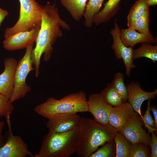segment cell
Here are the masks:
<instances>
[{
  "instance_id": "obj_1",
  "label": "cell",
  "mask_w": 157,
  "mask_h": 157,
  "mask_svg": "<svg viewBox=\"0 0 157 157\" xmlns=\"http://www.w3.org/2000/svg\"><path fill=\"white\" fill-rule=\"evenodd\" d=\"M60 27L68 30L70 28L69 25L60 18L55 3L46 4L43 6L40 28L31 55L33 65L35 66L36 77L39 74L42 55L44 54V60L48 61L53 50V45L57 38L63 35Z\"/></svg>"
},
{
  "instance_id": "obj_2",
  "label": "cell",
  "mask_w": 157,
  "mask_h": 157,
  "mask_svg": "<svg viewBox=\"0 0 157 157\" xmlns=\"http://www.w3.org/2000/svg\"><path fill=\"white\" fill-rule=\"evenodd\" d=\"M77 155L89 157L99 147L112 141L118 132L109 124L103 125L94 120L81 118L78 126Z\"/></svg>"
},
{
  "instance_id": "obj_3",
  "label": "cell",
  "mask_w": 157,
  "mask_h": 157,
  "mask_svg": "<svg viewBox=\"0 0 157 157\" xmlns=\"http://www.w3.org/2000/svg\"><path fill=\"white\" fill-rule=\"evenodd\" d=\"M78 136V127L61 133L49 130L44 136L40 149L34 157H69L77 152Z\"/></svg>"
},
{
  "instance_id": "obj_4",
  "label": "cell",
  "mask_w": 157,
  "mask_h": 157,
  "mask_svg": "<svg viewBox=\"0 0 157 157\" xmlns=\"http://www.w3.org/2000/svg\"><path fill=\"white\" fill-rule=\"evenodd\" d=\"M87 101L85 93L80 90L60 99L50 97L36 106L34 110L49 119L59 114L89 112Z\"/></svg>"
},
{
  "instance_id": "obj_5",
  "label": "cell",
  "mask_w": 157,
  "mask_h": 157,
  "mask_svg": "<svg viewBox=\"0 0 157 157\" xmlns=\"http://www.w3.org/2000/svg\"><path fill=\"white\" fill-rule=\"evenodd\" d=\"M20 6L19 19L13 27L6 29L5 38L16 33L30 31L40 27L43 6L35 0H19Z\"/></svg>"
},
{
  "instance_id": "obj_6",
  "label": "cell",
  "mask_w": 157,
  "mask_h": 157,
  "mask_svg": "<svg viewBox=\"0 0 157 157\" xmlns=\"http://www.w3.org/2000/svg\"><path fill=\"white\" fill-rule=\"evenodd\" d=\"M33 44L26 48L24 55L18 62L14 76V90L10 99L11 103L23 98L31 90V88L26 81L29 72L35 69L32 67L31 59Z\"/></svg>"
},
{
  "instance_id": "obj_7",
  "label": "cell",
  "mask_w": 157,
  "mask_h": 157,
  "mask_svg": "<svg viewBox=\"0 0 157 157\" xmlns=\"http://www.w3.org/2000/svg\"><path fill=\"white\" fill-rule=\"evenodd\" d=\"M8 127L3 145L0 147V157H34L27 144L19 135H13L10 116L6 118Z\"/></svg>"
},
{
  "instance_id": "obj_8",
  "label": "cell",
  "mask_w": 157,
  "mask_h": 157,
  "mask_svg": "<svg viewBox=\"0 0 157 157\" xmlns=\"http://www.w3.org/2000/svg\"><path fill=\"white\" fill-rule=\"evenodd\" d=\"M142 125L139 115L135 112L126 124L119 132L131 144L141 143L150 146L151 138Z\"/></svg>"
},
{
  "instance_id": "obj_9",
  "label": "cell",
  "mask_w": 157,
  "mask_h": 157,
  "mask_svg": "<svg viewBox=\"0 0 157 157\" xmlns=\"http://www.w3.org/2000/svg\"><path fill=\"white\" fill-rule=\"evenodd\" d=\"M114 28L110 32L113 40L111 48L114 50L117 59H122L125 66L126 74L129 76L131 69L136 67L133 59V49L131 47H126L122 42L119 35L120 30L116 21L114 22Z\"/></svg>"
},
{
  "instance_id": "obj_10",
  "label": "cell",
  "mask_w": 157,
  "mask_h": 157,
  "mask_svg": "<svg viewBox=\"0 0 157 157\" xmlns=\"http://www.w3.org/2000/svg\"><path fill=\"white\" fill-rule=\"evenodd\" d=\"M87 101L89 112L93 115L94 120L102 125L108 124L112 107L105 101L100 94L90 95Z\"/></svg>"
},
{
  "instance_id": "obj_11",
  "label": "cell",
  "mask_w": 157,
  "mask_h": 157,
  "mask_svg": "<svg viewBox=\"0 0 157 157\" xmlns=\"http://www.w3.org/2000/svg\"><path fill=\"white\" fill-rule=\"evenodd\" d=\"M40 27L30 31L19 32L5 38L3 42V47L9 51L26 48L35 42Z\"/></svg>"
},
{
  "instance_id": "obj_12",
  "label": "cell",
  "mask_w": 157,
  "mask_h": 157,
  "mask_svg": "<svg viewBox=\"0 0 157 157\" xmlns=\"http://www.w3.org/2000/svg\"><path fill=\"white\" fill-rule=\"evenodd\" d=\"M81 118L77 113L59 114L48 119L46 126L56 133L68 131L78 127Z\"/></svg>"
},
{
  "instance_id": "obj_13",
  "label": "cell",
  "mask_w": 157,
  "mask_h": 157,
  "mask_svg": "<svg viewBox=\"0 0 157 157\" xmlns=\"http://www.w3.org/2000/svg\"><path fill=\"white\" fill-rule=\"evenodd\" d=\"M17 63L13 58H6L4 61V70L0 74V93L10 99L14 90V76Z\"/></svg>"
},
{
  "instance_id": "obj_14",
  "label": "cell",
  "mask_w": 157,
  "mask_h": 157,
  "mask_svg": "<svg viewBox=\"0 0 157 157\" xmlns=\"http://www.w3.org/2000/svg\"><path fill=\"white\" fill-rule=\"evenodd\" d=\"M129 103L134 110L137 113L140 117H142L141 107L145 100L155 99L157 95V89L151 92L142 90L139 82L132 81L127 86Z\"/></svg>"
},
{
  "instance_id": "obj_15",
  "label": "cell",
  "mask_w": 157,
  "mask_h": 157,
  "mask_svg": "<svg viewBox=\"0 0 157 157\" xmlns=\"http://www.w3.org/2000/svg\"><path fill=\"white\" fill-rule=\"evenodd\" d=\"M135 112L129 102H123L112 107L109 115L108 124L120 131L126 124Z\"/></svg>"
},
{
  "instance_id": "obj_16",
  "label": "cell",
  "mask_w": 157,
  "mask_h": 157,
  "mask_svg": "<svg viewBox=\"0 0 157 157\" xmlns=\"http://www.w3.org/2000/svg\"><path fill=\"white\" fill-rule=\"evenodd\" d=\"M119 35L122 43L126 47L133 48L139 43L147 42L153 44L157 42V38H151L147 36L136 32L135 29H122L120 30Z\"/></svg>"
},
{
  "instance_id": "obj_17",
  "label": "cell",
  "mask_w": 157,
  "mask_h": 157,
  "mask_svg": "<svg viewBox=\"0 0 157 157\" xmlns=\"http://www.w3.org/2000/svg\"><path fill=\"white\" fill-rule=\"evenodd\" d=\"M121 0H108L104 4L103 9L94 16L93 23L95 25L108 21L117 13Z\"/></svg>"
},
{
  "instance_id": "obj_18",
  "label": "cell",
  "mask_w": 157,
  "mask_h": 157,
  "mask_svg": "<svg viewBox=\"0 0 157 157\" xmlns=\"http://www.w3.org/2000/svg\"><path fill=\"white\" fill-rule=\"evenodd\" d=\"M87 0H61L62 5L70 13L72 17L76 21L83 15Z\"/></svg>"
},
{
  "instance_id": "obj_19",
  "label": "cell",
  "mask_w": 157,
  "mask_h": 157,
  "mask_svg": "<svg viewBox=\"0 0 157 157\" xmlns=\"http://www.w3.org/2000/svg\"><path fill=\"white\" fill-rule=\"evenodd\" d=\"M140 57L150 59L153 63L157 60V46H153L151 44L142 42L138 48L133 50V60Z\"/></svg>"
},
{
  "instance_id": "obj_20",
  "label": "cell",
  "mask_w": 157,
  "mask_h": 157,
  "mask_svg": "<svg viewBox=\"0 0 157 157\" xmlns=\"http://www.w3.org/2000/svg\"><path fill=\"white\" fill-rule=\"evenodd\" d=\"M104 0H89L83 14L84 24L87 27L92 26L94 16L99 12Z\"/></svg>"
},
{
  "instance_id": "obj_21",
  "label": "cell",
  "mask_w": 157,
  "mask_h": 157,
  "mask_svg": "<svg viewBox=\"0 0 157 157\" xmlns=\"http://www.w3.org/2000/svg\"><path fill=\"white\" fill-rule=\"evenodd\" d=\"M146 0H137L131 8L127 17V24L129 27L140 17L148 9Z\"/></svg>"
},
{
  "instance_id": "obj_22",
  "label": "cell",
  "mask_w": 157,
  "mask_h": 157,
  "mask_svg": "<svg viewBox=\"0 0 157 157\" xmlns=\"http://www.w3.org/2000/svg\"><path fill=\"white\" fill-rule=\"evenodd\" d=\"M114 140L116 144V157H129L131 143L119 132Z\"/></svg>"
},
{
  "instance_id": "obj_23",
  "label": "cell",
  "mask_w": 157,
  "mask_h": 157,
  "mask_svg": "<svg viewBox=\"0 0 157 157\" xmlns=\"http://www.w3.org/2000/svg\"><path fill=\"white\" fill-rule=\"evenodd\" d=\"M149 9L145 11L143 14L128 28L138 31L141 34L149 37L154 39L150 32L149 28Z\"/></svg>"
},
{
  "instance_id": "obj_24",
  "label": "cell",
  "mask_w": 157,
  "mask_h": 157,
  "mask_svg": "<svg viewBox=\"0 0 157 157\" xmlns=\"http://www.w3.org/2000/svg\"><path fill=\"white\" fill-rule=\"evenodd\" d=\"M100 94L105 101L111 106H118L124 102L111 83H108Z\"/></svg>"
},
{
  "instance_id": "obj_25",
  "label": "cell",
  "mask_w": 157,
  "mask_h": 157,
  "mask_svg": "<svg viewBox=\"0 0 157 157\" xmlns=\"http://www.w3.org/2000/svg\"><path fill=\"white\" fill-rule=\"evenodd\" d=\"M124 102L128 99L127 86L124 84L123 74L120 72L116 73L111 83Z\"/></svg>"
},
{
  "instance_id": "obj_26",
  "label": "cell",
  "mask_w": 157,
  "mask_h": 157,
  "mask_svg": "<svg viewBox=\"0 0 157 157\" xmlns=\"http://www.w3.org/2000/svg\"><path fill=\"white\" fill-rule=\"evenodd\" d=\"M147 145L141 143L131 144L129 157H148L151 156Z\"/></svg>"
},
{
  "instance_id": "obj_27",
  "label": "cell",
  "mask_w": 157,
  "mask_h": 157,
  "mask_svg": "<svg viewBox=\"0 0 157 157\" xmlns=\"http://www.w3.org/2000/svg\"><path fill=\"white\" fill-rule=\"evenodd\" d=\"M14 109V106L10 99L0 93V118L10 116Z\"/></svg>"
},
{
  "instance_id": "obj_28",
  "label": "cell",
  "mask_w": 157,
  "mask_h": 157,
  "mask_svg": "<svg viewBox=\"0 0 157 157\" xmlns=\"http://www.w3.org/2000/svg\"><path fill=\"white\" fill-rule=\"evenodd\" d=\"M150 100H148L147 109L145 113L140 118L145 128L148 129V133L149 134L157 130L154 120L152 118L150 113Z\"/></svg>"
},
{
  "instance_id": "obj_29",
  "label": "cell",
  "mask_w": 157,
  "mask_h": 157,
  "mask_svg": "<svg viewBox=\"0 0 157 157\" xmlns=\"http://www.w3.org/2000/svg\"><path fill=\"white\" fill-rule=\"evenodd\" d=\"M112 141L105 143L102 145V147L93 153L89 157L114 156V147Z\"/></svg>"
},
{
  "instance_id": "obj_30",
  "label": "cell",
  "mask_w": 157,
  "mask_h": 157,
  "mask_svg": "<svg viewBox=\"0 0 157 157\" xmlns=\"http://www.w3.org/2000/svg\"><path fill=\"white\" fill-rule=\"evenodd\" d=\"M152 136L150 146L151 153L150 156L151 157H157V137L154 132L151 133Z\"/></svg>"
},
{
  "instance_id": "obj_31",
  "label": "cell",
  "mask_w": 157,
  "mask_h": 157,
  "mask_svg": "<svg viewBox=\"0 0 157 157\" xmlns=\"http://www.w3.org/2000/svg\"><path fill=\"white\" fill-rule=\"evenodd\" d=\"M5 124L4 122L0 121V147L3 145L5 141V136L2 134V131Z\"/></svg>"
},
{
  "instance_id": "obj_32",
  "label": "cell",
  "mask_w": 157,
  "mask_h": 157,
  "mask_svg": "<svg viewBox=\"0 0 157 157\" xmlns=\"http://www.w3.org/2000/svg\"><path fill=\"white\" fill-rule=\"evenodd\" d=\"M8 14V11L0 8V26L4 19Z\"/></svg>"
},
{
  "instance_id": "obj_33",
  "label": "cell",
  "mask_w": 157,
  "mask_h": 157,
  "mask_svg": "<svg viewBox=\"0 0 157 157\" xmlns=\"http://www.w3.org/2000/svg\"><path fill=\"white\" fill-rule=\"evenodd\" d=\"M150 110L153 113L156 128L157 129V108L156 106H150Z\"/></svg>"
},
{
  "instance_id": "obj_34",
  "label": "cell",
  "mask_w": 157,
  "mask_h": 157,
  "mask_svg": "<svg viewBox=\"0 0 157 157\" xmlns=\"http://www.w3.org/2000/svg\"><path fill=\"white\" fill-rule=\"evenodd\" d=\"M147 5L149 7L154 6L157 4V0H146Z\"/></svg>"
}]
</instances>
